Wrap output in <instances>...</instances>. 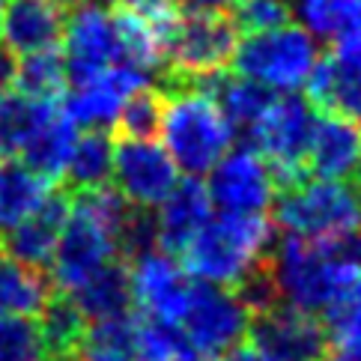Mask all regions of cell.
<instances>
[{"label": "cell", "instance_id": "1", "mask_svg": "<svg viewBox=\"0 0 361 361\" xmlns=\"http://www.w3.org/2000/svg\"><path fill=\"white\" fill-rule=\"evenodd\" d=\"M132 215V206L108 185L75 191V197H69V215L60 227L57 248L48 266L54 287L72 293L102 266L120 260Z\"/></svg>", "mask_w": 361, "mask_h": 361}, {"label": "cell", "instance_id": "2", "mask_svg": "<svg viewBox=\"0 0 361 361\" xmlns=\"http://www.w3.org/2000/svg\"><path fill=\"white\" fill-rule=\"evenodd\" d=\"M361 269V233L322 242L287 233L272 245L266 278L281 305L305 314H322L338 290Z\"/></svg>", "mask_w": 361, "mask_h": 361}, {"label": "cell", "instance_id": "3", "mask_svg": "<svg viewBox=\"0 0 361 361\" xmlns=\"http://www.w3.org/2000/svg\"><path fill=\"white\" fill-rule=\"evenodd\" d=\"M272 245L275 227L266 215L212 212L209 221L179 251V263L191 281L239 290L266 269Z\"/></svg>", "mask_w": 361, "mask_h": 361}, {"label": "cell", "instance_id": "4", "mask_svg": "<svg viewBox=\"0 0 361 361\" xmlns=\"http://www.w3.org/2000/svg\"><path fill=\"white\" fill-rule=\"evenodd\" d=\"M159 144L185 176H206L236 144V126L203 81H185L161 93Z\"/></svg>", "mask_w": 361, "mask_h": 361}, {"label": "cell", "instance_id": "5", "mask_svg": "<svg viewBox=\"0 0 361 361\" xmlns=\"http://www.w3.org/2000/svg\"><path fill=\"white\" fill-rule=\"evenodd\" d=\"M283 233L302 239H346L361 233V185L322 176H299L272 203Z\"/></svg>", "mask_w": 361, "mask_h": 361}, {"label": "cell", "instance_id": "6", "mask_svg": "<svg viewBox=\"0 0 361 361\" xmlns=\"http://www.w3.org/2000/svg\"><path fill=\"white\" fill-rule=\"evenodd\" d=\"M322 60L319 39L302 24L283 21L260 33H245L233 54V72L263 87L266 93H302Z\"/></svg>", "mask_w": 361, "mask_h": 361}, {"label": "cell", "instance_id": "7", "mask_svg": "<svg viewBox=\"0 0 361 361\" xmlns=\"http://www.w3.org/2000/svg\"><path fill=\"white\" fill-rule=\"evenodd\" d=\"M251 319L254 311L245 305L239 290L191 281L183 314H179L173 329L179 331L191 355L218 361L248 341Z\"/></svg>", "mask_w": 361, "mask_h": 361}, {"label": "cell", "instance_id": "8", "mask_svg": "<svg viewBox=\"0 0 361 361\" xmlns=\"http://www.w3.org/2000/svg\"><path fill=\"white\" fill-rule=\"evenodd\" d=\"M239 30L224 12L188 9L171 18L164 63L183 81H206L233 63Z\"/></svg>", "mask_w": 361, "mask_h": 361}, {"label": "cell", "instance_id": "9", "mask_svg": "<svg viewBox=\"0 0 361 361\" xmlns=\"http://www.w3.org/2000/svg\"><path fill=\"white\" fill-rule=\"evenodd\" d=\"M317 111L299 93L269 96L257 117L245 126L248 147H254L275 171L278 183L287 185L305 176V152Z\"/></svg>", "mask_w": 361, "mask_h": 361}, {"label": "cell", "instance_id": "10", "mask_svg": "<svg viewBox=\"0 0 361 361\" xmlns=\"http://www.w3.org/2000/svg\"><path fill=\"white\" fill-rule=\"evenodd\" d=\"M183 179L176 161L156 137H120L114 144V191L137 212H156Z\"/></svg>", "mask_w": 361, "mask_h": 361}, {"label": "cell", "instance_id": "11", "mask_svg": "<svg viewBox=\"0 0 361 361\" xmlns=\"http://www.w3.org/2000/svg\"><path fill=\"white\" fill-rule=\"evenodd\" d=\"M203 185L218 212L236 215H266L281 191L275 171L254 147H230Z\"/></svg>", "mask_w": 361, "mask_h": 361}, {"label": "cell", "instance_id": "12", "mask_svg": "<svg viewBox=\"0 0 361 361\" xmlns=\"http://www.w3.org/2000/svg\"><path fill=\"white\" fill-rule=\"evenodd\" d=\"M63 63L69 84L87 81L120 63V36L114 9L99 0H81L63 27Z\"/></svg>", "mask_w": 361, "mask_h": 361}, {"label": "cell", "instance_id": "13", "mask_svg": "<svg viewBox=\"0 0 361 361\" xmlns=\"http://www.w3.org/2000/svg\"><path fill=\"white\" fill-rule=\"evenodd\" d=\"M128 275V295L132 305L140 311V317L176 326L183 314L185 295L191 290V278L176 260V254L149 245L132 254V266L126 269Z\"/></svg>", "mask_w": 361, "mask_h": 361}, {"label": "cell", "instance_id": "14", "mask_svg": "<svg viewBox=\"0 0 361 361\" xmlns=\"http://www.w3.org/2000/svg\"><path fill=\"white\" fill-rule=\"evenodd\" d=\"M144 87H149L147 72L128 66V63H117V66L99 72L93 78L72 84L60 111L81 132L84 128H102V132H108L111 126H117L120 111L128 102V96H135Z\"/></svg>", "mask_w": 361, "mask_h": 361}, {"label": "cell", "instance_id": "15", "mask_svg": "<svg viewBox=\"0 0 361 361\" xmlns=\"http://www.w3.org/2000/svg\"><path fill=\"white\" fill-rule=\"evenodd\" d=\"M248 338L278 361H319L329 346L326 329L314 314L295 311L281 302L254 314Z\"/></svg>", "mask_w": 361, "mask_h": 361}, {"label": "cell", "instance_id": "16", "mask_svg": "<svg viewBox=\"0 0 361 361\" xmlns=\"http://www.w3.org/2000/svg\"><path fill=\"white\" fill-rule=\"evenodd\" d=\"M305 93L314 108L343 114L361 126V33L331 42V54L319 60Z\"/></svg>", "mask_w": 361, "mask_h": 361}, {"label": "cell", "instance_id": "17", "mask_svg": "<svg viewBox=\"0 0 361 361\" xmlns=\"http://www.w3.org/2000/svg\"><path fill=\"white\" fill-rule=\"evenodd\" d=\"M305 171L311 176L361 185V126L334 111L317 114L307 137Z\"/></svg>", "mask_w": 361, "mask_h": 361}, {"label": "cell", "instance_id": "18", "mask_svg": "<svg viewBox=\"0 0 361 361\" xmlns=\"http://www.w3.org/2000/svg\"><path fill=\"white\" fill-rule=\"evenodd\" d=\"M66 215H69V197L63 195V191L51 188L33 212H27L18 224H12L6 233L0 236V248L9 257H16L18 263H27L33 269L48 272Z\"/></svg>", "mask_w": 361, "mask_h": 361}, {"label": "cell", "instance_id": "19", "mask_svg": "<svg viewBox=\"0 0 361 361\" xmlns=\"http://www.w3.org/2000/svg\"><path fill=\"white\" fill-rule=\"evenodd\" d=\"M66 27V9L54 0H6L0 9V42L12 54L57 48Z\"/></svg>", "mask_w": 361, "mask_h": 361}, {"label": "cell", "instance_id": "20", "mask_svg": "<svg viewBox=\"0 0 361 361\" xmlns=\"http://www.w3.org/2000/svg\"><path fill=\"white\" fill-rule=\"evenodd\" d=\"M215 206L206 195V185L197 176L179 179L176 188L164 197V203L152 215V233H156V245L171 254H179L185 248V242L197 233V230L209 221Z\"/></svg>", "mask_w": 361, "mask_h": 361}, {"label": "cell", "instance_id": "21", "mask_svg": "<svg viewBox=\"0 0 361 361\" xmlns=\"http://www.w3.org/2000/svg\"><path fill=\"white\" fill-rule=\"evenodd\" d=\"M176 9L164 12H140V9H114L120 36V63H128L149 78L164 66L167 27Z\"/></svg>", "mask_w": 361, "mask_h": 361}, {"label": "cell", "instance_id": "22", "mask_svg": "<svg viewBox=\"0 0 361 361\" xmlns=\"http://www.w3.org/2000/svg\"><path fill=\"white\" fill-rule=\"evenodd\" d=\"M78 132L81 128L75 126L57 105V111L36 128L30 135V140L24 144V149L18 152L21 164L27 167V171H33L36 176H42L45 183H54V179H60L63 171H66L69 152L75 147Z\"/></svg>", "mask_w": 361, "mask_h": 361}, {"label": "cell", "instance_id": "23", "mask_svg": "<svg viewBox=\"0 0 361 361\" xmlns=\"http://www.w3.org/2000/svg\"><path fill=\"white\" fill-rule=\"evenodd\" d=\"M54 295V281L42 269L18 263L0 248V317H36Z\"/></svg>", "mask_w": 361, "mask_h": 361}, {"label": "cell", "instance_id": "24", "mask_svg": "<svg viewBox=\"0 0 361 361\" xmlns=\"http://www.w3.org/2000/svg\"><path fill=\"white\" fill-rule=\"evenodd\" d=\"M75 353L81 355V361H144L137 317L126 311L117 317L87 322Z\"/></svg>", "mask_w": 361, "mask_h": 361}, {"label": "cell", "instance_id": "25", "mask_svg": "<svg viewBox=\"0 0 361 361\" xmlns=\"http://www.w3.org/2000/svg\"><path fill=\"white\" fill-rule=\"evenodd\" d=\"M57 111V102H42L18 93V90H0V161L18 159V152L30 140L51 114Z\"/></svg>", "mask_w": 361, "mask_h": 361}, {"label": "cell", "instance_id": "26", "mask_svg": "<svg viewBox=\"0 0 361 361\" xmlns=\"http://www.w3.org/2000/svg\"><path fill=\"white\" fill-rule=\"evenodd\" d=\"M66 295L78 305V311L87 317V322L126 314L128 305H132L126 266L120 260L102 266L99 272H93L84 283H78V287H75L72 293H66Z\"/></svg>", "mask_w": 361, "mask_h": 361}, {"label": "cell", "instance_id": "27", "mask_svg": "<svg viewBox=\"0 0 361 361\" xmlns=\"http://www.w3.org/2000/svg\"><path fill=\"white\" fill-rule=\"evenodd\" d=\"M111 164H114V140L102 128H84L75 137V147L69 152L63 179L75 191L102 188L111 183Z\"/></svg>", "mask_w": 361, "mask_h": 361}, {"label": "cell", "instance_id": "28", "mask_svg": "<svg viewBox=\"0 0 361 361\" xmlns=\"http://www.w3.org/2000/svg\"><path fill=\"white\" fill-rule=\"evenodd\" d=\"M290 12L295 24L326 42L361 33V0H290Z\"/></svg>", "mask_w": 361, "mask_h": 361}, {"label": "cell", "instance_id": "29", "mask_svg": "<svg viewBox=\"0 0 361 361\" xmlns=\"http://www.w3.org/2000/svg\"><path fill=\"white\" fill-rule=\"evenodd\" d=\"M51 191V183L27 171L21 161H0V236L33 212Z\"/></svg>", "mask_w": 361, "mask_h": 361}, {"label": "cell", "instance_id": "30", "mask_svg": "<svg viewBox=\"0 0 361 361\" xmlns=\"http://www.w3.org/2000/svg\"><path fill=\"white\" fill-rule=\"evenodd\" d=\"M12 84H16L18 93L30 96V99L57 102L66 93V84H69L63 54L57 48L24 54L21 63H16V78H12Z\"/></svg>", "mask_w": 361, "mask_h": 361}, {"label": "cell", "instance_id": "31", "mask_svg": "<svg viewBox=\"0 0 361 361\" xmlns=\"http://www.w3.org/2000/svg\"><path fill=\"white\" fill-rule=\"evenodd\" d=\"M322 329H326L329 343H334L338 350L361 346V269L322 307Z\"/></svg>", "mask_w": 361, "mask_h": 361}, {"label": "cell", "instance_id": "32", "mask_svg": "<svg viewBox=\"0 0 361 361\" xmlns=\"http://www.w3.org/2000/svg\"><path fill=\"white\" fill-rule=\"evenodd\" d=\"M39 331H42V341H45V350L48 355H63V353H75L81 343V334L87 329V317L78 311L66 293L63 295H51L48 305L42 307L39 314Z\"/></svg>", "mask_w": 361, "mask_h": 361}, {"label": "cell", "instance_id": "33", "mask_svg": "<svg viewBox=\"0 0 361 361\" xmlns=\"http://www.w3.org/2000/svg\"><path fill=\"white\" fill-rule=\"evenodd\" d=\"M206 87H209V93L218 99V105H221V111L230 117V123H233L236 128H245L254 117L257 111L263 108V102L272 96L266 93L263 87H257L254 81L242 78V75H212V78L203 81Z\"/></svg>", "mask_w": 361, "mask_h": 361}, {"label": "cell", "instance_id": "34", "mask_svg": "<svg viewBox=\"0 0 361 361\" xmlns=\"http://www.w3.org/2000/svg\"><path fill=\"white\" fill-rule=\"evenodd\" d=\"M48 350L36 317H0V361H45Z\"/></svg>", "mask_w": 361, "mask_h": 361}, {"label": "cell", "instance_id": "35", "mask_svg": "<svg viewBox=\"0 0 361 361\" xmlns=\"http://www.w3.org/2000/svg\"><path fill=\"white\" fill-rule=\"evenodd\" d=\"M159 120H161V93H156L152 87H144L135 96H128L117 126L123 128L126 137H156Z\"/></svg>", "mask_w": 361, "mask_h": 361}, {"label": "cell", "instance_id": "36", "mask_svg": "<svg viewBox=\"0 0 361 361\" xmlns=\"http://www.w3.org/2000/svg\"><path fill=\"white\" fill-rule=\"evenodd\" d=\"M137 331H140V353H144V361H179L191 355L185 350L183 338L173 326L149 317H137Z\"/></svg>", "mask_w": 361, "mask_h": 361}, {"label": "cell", "instance_id": "37", "mask_svg": "<svg viewBox=\"0 0 361 361\" xmlns=\"http://www.w3.org/2000/svg\"><path fill=\"white\" fill-rule=\"evenodd\" d=\"M233 24L242 33H260L278 27L283 21H293L290 0H239L233 6Z\"/></svg>", "mask_w": 361, "mask_h": 361}, {"label": "cell", "instance_id": "38", "mask_svg": "<svg viewBox=\"0 0 361 361\" xmlns=\"http://www.w3.org/2000/svg\"><path fill=\"white\" fill-rule=\"evenodd\" d=\"M111 9H140V12H164L173 9V0H99Z\"/></svg>", "mask_w": 361, "mask_h": 361}, {"label": "cell", "instance_id": "39", "mask_svg": "<svg viewBox=\"0 0 361 361\" xmlns=\"http://www.w3.org/2000/svg\"><path fill=\"white\" fill-rule=\"evenodd\" d=\"M224 361H278V358H272L269 353H263L260 346H245V343H239L236 350H230V353L224 355Z\"/></svg>", "mask_w": 361, "mask_h": 361}, {"label": "cell", "instance_id": "40", "mask_svg": "<svg viewBox=\"0 0 361 361\" xmlns=\"http://www.w3.org/2000/svg\"><path fill=\"white\" fill-rule=\"evenodd\" d=\"M12 78H16V54L0 42V90L12 87Z\"/></svg>", "mask_w": 361, "mask_h": 361}, {"label": "cell", "instance_id": "41", "mask_svg": "<svg viewBox=\"0 0 361 361\" xmlns=\"http://www.w3.org/2000/svg\"><path fill=\"white\" fill-rule=\"evenodd\" d=\"M191 9H206V12H227L233 9L239 0H185Z\"/></svg>", "mask_w": 361, "mask_h": 361}, {"label": "cell", "instance_id": "42", "mask_svg": "<svg viewBox=\"0 0 361 361\" xmlns=\"http://www.w3.org/2000/svg\"><path fill=\"white\" fill-rule=\"evenodd\" d=\"M331 361H361V346H355V350H338Z\"/></svg>", "mask_w": 361, "mask_h": 361}, {"label": "cell", "instance_id": "43", "mask_svg": "<svg viewBox=\"0 0 361 361\" xmlns=\"http://www.w3.org/2000/svg\"><path fill=\"white\" fill-rule=\"evenodd\" d=\"M45 361H81L78 353H63V355H48Z\"/></svg>", "mask_w": 361, "mask_h": 361}, {"label": "cell", "instance_id": "44", "mask_svg": "<svg viewBox=\"0 0 361 361\" xmlns=\"http://www.w3.org/2000/svg\"><path fill=\"white\" fill-rule=\"evenodd\" d=\"M54 4H60L63 9H66V6H75V4H81V0H54Z\"/></svg>", "mask_w": 361, "mask_h": 361}, {"label": "cell", "instance_id": "45", "mask_svg": "<svg viewBox=\"0 0 361 361\" xmlns=\"http://www.w3.org/2000/svg\"><path fill=\"white\" fill-rule=\"evenodd\" d=\"M179 361H206V358H197V355H185V358H179Z\"/></svg>", "mask_w": 361, "mask_h": 361}, {"label": "cell", "instance_id": "46", "mask_svg": "<svg viewBox=\"0 0 361 361\" xmlns=\"http://www.w3.org/2000/svg\"><path fill=\"white\" fill-rule=\"evenodd\" d=\"M4 4H6V0H0V9H4Z\"/></svg>", "mask_w": 361, "mask_h": 361}]
</instances>
